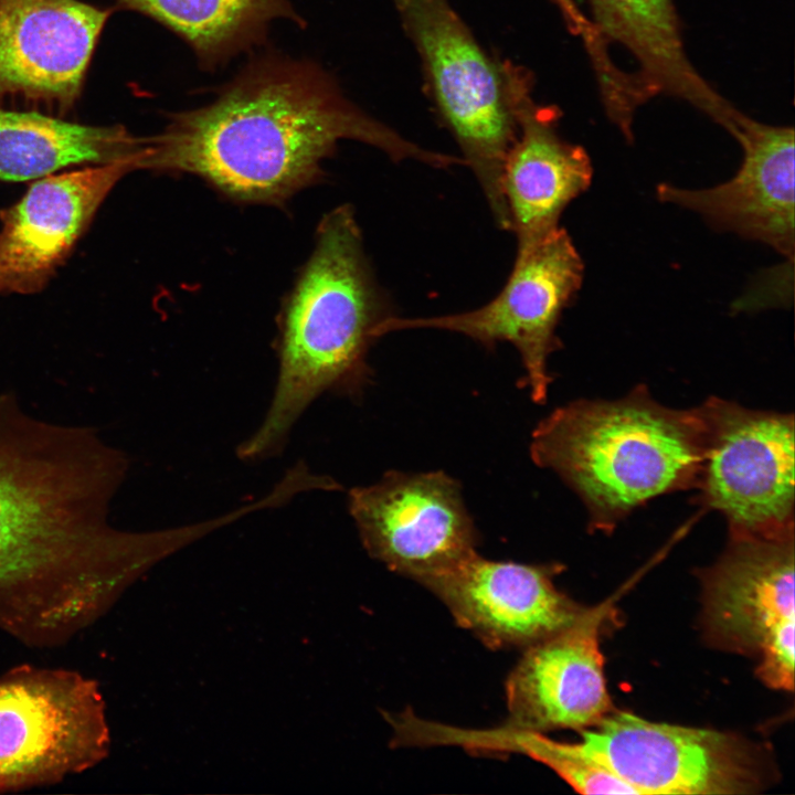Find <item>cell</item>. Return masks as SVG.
I'll return each mask as SVG.
<instances>
[{"mask_svg":"<svg viewBox=\"0 0 795 795\" xmlns=\"http://www.w3.org/2000/svg\"><path fill=\"white\" fill-rule=\"evenodd\" d=\"M584 264L571 236L558 227L531 248L519 252L499 294L481 307L449 315L402 318L377 327L375 338L410 329H438L466 336L484 347L509 342L526 371L531 399L543 403L552 378L550 356L561 347L556 326L581 288Z\"/></svg>","mask_w":795,"mask_h":795,"instance_id":"8","label":"cell"},{"mask_svg":"<svg viewBox=\"0 0 795 795\" xmlns=\"http://www.w3.org/2000/svg\"><path fill=\"white\" fill-rule=\"evenodd\" d=\"M147 144L120 125L87 126L0 108V179L28 180L82 163L134 161L141 169Z\"/></svg>","mask_w":795,"mask_h":795,"instance_id":"19","label":"cell"},{"mask_svg":"<svg viewBox=\"0 0 795 795\" xmlns=\"http://www.w3.org/2000/svg\"><path fill=\"white\" fill-rule=\"evenodd\" d=\"M348 507L369 554L416 582L476 551L460 485L444 471H389L352 488Z\"/></svg>","mask_w":795,"mask_h":795,"instance_id":"11","label":"cell"},{"mask_svg":"<svg viewBox=\"0 0 795 795\" xmlns=\"http://www.w3.org/2000/svg\"><path fill=\"white\" fill-rule=\"evenodd\" d=\"M601 35L624 45L654 91L691 103L722 126L734 108L699 76L686 56L674 0H589Z\"/></svg>","mask_w":795,"mask_h":795,"instance_id":"18","label":"cell"},{"mask_svg":"<svg viewBox=\"0 0 795 795\" xmlns=\"http://www.w3.org/2000/svg\"><path fill=\"white\" fill-rule=\"evenodd\" d=\"M344 139L396 162L459 163L363 112L318 63L272 51L253 56L209 104L170 114L148 137L142 169L197 176L237 202L283 205L324 180V161Z\"/></svg>","mask_w":795,"mask_h":795,"instance_id":"2","label":"cell"},{"mask_svg":"<svg viewBox=\"0 0 795 795\" xmlns=\"http://www.w3.org/2000/svg\"><path fill=\"white\" fill-rule=\"evenodd\" d=\"M113 11L78 0H0V102L70 110Z\"/></svg>","mask_w":795,"mask_h":795,"instance_id":"13","label":"cell"},{"mask_svg":"<svg viewBox=\"0 0 795 795\" xmlns=\"http://www.w3.org/2000/svg\"><path fill=\"white\" fill-rule=\"evenodd\" d=\"M182 39L203 71H215L241 53L264 45L272 22L305 28L289 0H117Z\"/></svg>","mask_w":795,"mask_h":795,"instance_id":"20","label":"cell"},{"mask_svg":"<svg viewBox=\"0 0 795 795\" xmlns=\"http://www.w3.org/2000/svg\"><path fill=\"white\" fill-rule=\"evenodd\" d=\"M709 636L756 654L770 687L794 688V529L772 536L730 534L720 560L703 574Z\"/></svg>","mask_w":795,"mask_h":795,"instance_id":"9","label":"cell"},{"mask_svg":"<svg viewBox=\"0 0 795 795\" xmlns=\"http://www.w3.org/2000/svg\"><path fill=\"white\" fill-rule=\"evenodd\" d=\"M560 1L563 3V8H565V11L569 12V13H571V12H572V8L570 7L569 0H560Z\"/></svg>","mask_w":795,"mask_h":795,"instance_id":"22","label":"cell"},{"mask_svg":"<svg viewBox=\"0 0 795 795\" xmlns=\"http://www.w3.org/2000/svg\"><path fill=\"white\" fill-rule=\"evenodd\" d=\"M611 602L526 648L506 681L507 725L544 732L584 730L613 711L600 630Z\"/></svg>","mask_w":795,"mask_h":795,"instance_id":"16","label":"cell"},{"mask_svg":"<svg viewBox=\"0 0 795 795\" xmlns=\"http://www.w3.org/2000/svg\"><path fill=\"white\" fill-rule=\"evenodd\" d=\"M703 438L699 406H665L639 385L555 409L532 432L530 456L581 498L592 529L611 531L648 500L695 488Z\"/></svg>","mask_w":795,"mask_h":795,"instance_id":"4","label":"cell"},{"mask_svg":"<svg viewBox=\"0 0 795 795\" xmlns=\"http://www.w3.org/2000/svg\"><path fill=\"white\" fill-rule=\"evenodd\" d=\"M699 407L704 438L698 501L724 516L730 534L794 529V416L720 398Z\"/></svg>","mask_w":795,"mask_h":795,"instance_id":"7","label":"cell"},{"mask_svg":"<svg viewBox=\"0 0 795 795\" xmlns=\"http://www.w3.org/2000/svg\"><path fill=\"white\" fill-rule=\"evenodd\" d=\"M436 744H456L484 753L519 752L553 770L575 791L583 794H637L598 760L581 741L552 740L543 732L521 730L507 724L491 730H463L435 724Z\"/></svg>","mask_w":795,"mask_h":795,"instance_id":"21","label":"cell"},{"mask_svg":"<svg viewBox=\"0 0 795 795\" xmlns=\"http://www.w3.org/2000/svg\"><path fill=\"white\" fill-rule=\"evenodd\" d=\"M556 570L492 561L475 551L418 583L486 646L527 648L570 625L584 610L555 587Z\"/></svg>","mask_w":795,"mask_h":795,"instance_id":"12","label":"cell"},{"mask_svg":"<svg viewBox=\"0 0 795 795\" xmlns=\"http://www.w3.org/2000/svg\"><path fill=\"white\" fill-rule=\"evenodd\" d=\"M730 132L743 149L733 178L698 190L661 183L657 198L697 212L717 230L763 242L793 261L794 129L739 113Z\"/></svg>","mask_w":795,"mask_h":795,"instance_id":"14","label":"cell"},{"mask_svg":"<svg viewBox=\"0 0 795 795\" xmlns=\"http://www.w3.org/2000/svg\"><path fill=\"white\" fill-rule=\"evenodd\" d=\"M136 169L134 161L97 165L34 183L2 213L0 293L40 290L107 193Z\"/></svg>","mask_w":795,"mask_h":795,"instance_id":"17","label":"cell"},{"mask_svg":"<svg viewBox=\"0 0 795 795\" xmlns=\"http://www.w3.org/2000/svg\"><path fill=\"white\" fill-rule=\"evenodd\" d=\"M96 679L20 665L0 675V794L50 786L86 772L110 750Z\"/></svg>","mask_w":795,"mask_h":795,"instance_id":"6","label":"cell"},{"mask_svg":"<svg viewBox=\"0 0 795 795\" xmlns=\"http://www.w3.org/2000/svg\"><path fill=\"white\" fill-rule=\"evenodd\" d=\"M127 468L93 428L35 418L0 395V630L61 647L173 553L170 529L110 526Z\"/></svg>","mask_w":795,"mask_h":795,"instance_id":"1","label":"cell"},{"mask_svg":"<svg viewBox=\"0 0 795 795\" xmlns=\"http://www.w3.org/2000/svg\"><path fill=\"white\" fill-rule=\"evenodd\" d=\"M434 103L474 172L501 230L510 216L501 190L502 167L517 137L501 64L477 42L449 0H395Z\"/></svg>","mask_w":795,"mask_h":795,"instance_id":"5","label":"cell"},{"mask_svg":"<svg viewBox=\"0 0 795 795\" xmlns=\"http://www.w3.org/2000/svg\"><path fill=\"white\" fill-rule=\"evenodd\" d=\"M517 137L506 157L501 190L517 253L527 251L559 227L564 209L591 184L586 151L556 131V110L536 104L520 67L501 64Z\"/></svg>","mask_w":795,"mask_h":795,"instance_id":"15","label":"cell"},{"mask_svg":"<svg viewBox=\"0 0 795 795\" xmlns=\"http://www.w3.org/2000/svg\"><path fill=\"white\" fill-rule=\"evenodd\" d=\"M390 316L354 210L339 205L320 220L314 250L283 304L274 395L259 427L239 446V457L276 455L322 393L359 395L370 380L367 354L374 331Z\"/></svg>","mask_w":795,"mask_h":795,"instance_id":"3","label":"cell"},{"mask_svg":"<svg viewBox=\"0 0 795 795\" xmlns=\"http://www.w3.org/2000/svg\"><path fill=\"white\" fill-rule=\"evenodd\" d=\"M582 742L637 794H744L764 782L756 751L730 733L612 711Z\"/></svg>","mask_w":795,"mask_h":795,"instance_id":"10","label":"cell"}]
</instances>
